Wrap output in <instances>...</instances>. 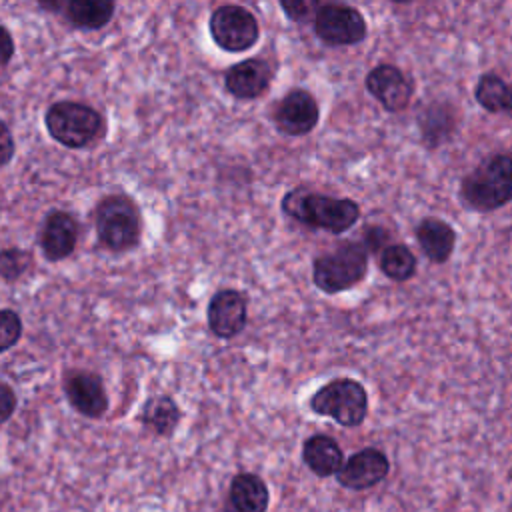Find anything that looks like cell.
<instances>
[{
    "label": "cell",
    "instance_id": "ffe728a7",
    "mask_svg": "<svg viewBox=\"0 0 512 512\" xmlns=\"http://www.w3.org/2000/svg\"><path fill=\"white\" fill-rule=\"evenodd\" d=\"M114 10L116 6L110 0H72L64 6V16L76 28L98 30L112 20Z\"/></svg>",
    "mask_w": 512,
    "mask_h": 512
},
{
    "label": "cell",
    "instance_id": "484cf974",
    "mask_svg": "<svg viewBox=\"0 0 512 512\" xmlns=\"http://www.w3.org/2000/svg\"><path fill=\"white\" fill-rule=\"evenodd\" d=\"M318 6H320V2H312V0H308V2H280V8L284 10V14L290 20L298 22V24L314 20V14H316Z\"/></svg>",
    "mask_w": 512,
    "mask_h": 512
},
{
    "label": "cell",
    "instance_id": "52a82bcc",
    "mask_svg": "<svg viewBox=\"0 0 512 512\" xmlns=\"http://www.w3.org/2000/svg\"><path fill=\"white\" fill-rule=\"evenodd\" d=\"M214 44L226 52H246L260 38V24L256 16L238 4L218 6L208 20Z\"/></svg>",
    "mask_w": 512,
    "mask_h": 512
},
{
    "label": "cell",
    "instance_id": "8fae6325",
    "mask_svg": "<svg viewBox=\"0 0 512 512\" xmlns=\"http://www.w3.org/2000/svg\"><path fill=\"white\" fill-rule=\"evenodd\" d=\"M206 318L208 328L216 338L232 340L246 328L248 300L240 290L222 288L210 298Z\"/></svg>",
    "mask_w": 512,
    "mask_h": 512
},
{
    "label": "cell",
    "instance_id": "2e32d148",
    "mask_svg": "<svg viewBox=\"0 0 512 512\" xmlns=\"http://www.w3.org/2000/svg\"><path fill=\"white\" fill-rule=\"evenodd\" d=\"M416 240L432 264H444L456 246V230L442 218L428 216L416 226Z\"/></svg>",
    "mask_w": 512,
    "mask_h": 512
},
{
    "label": "cell",
    "instance_id": "4fadbf2b",
    "mask_svg": "<svg viewBox=\"0 0 512 512\" xmlns=\"http://www.w3.org/2000/svg\"><path fill=\"white\" fill-rule=\"evenodd\" d=\"M64 392L70 406L86 418H102L108 410V396L100 376L72 370L64 378Z\"/></svg>",
    "mask_w": 512,
    "mask_h": 512
},
{
    "label": "cell",
    "instance_id": "9c48e42d",
    "mask_svg": "<svg viewBox=\"0 0 512 512\" xmlns=\"http://www.w3.org/2000/svg\"><path fill=\"white\" fill-rule=\"evenodd\" d=\"M272 118L282 134L304 136L316 128L320 120V108L308 90L294 88L280 98Z\"/></svg>",
    "mask_w": 512,
    "mask_h": 512
},
{
    "label": "cell",
    "instance_id": "f1b7e54d",
    "mask_svg": "<svg viewBox=\"0 0 512 512\" xmlns=\"http://www.w3.org/2000/svg\"><path fill=\"white\" fill-rule=\"evenodd\" d=\"M14 156V138L8 126L0 120V166H6Z\"/></svg>",
    "mask_w": 512,
    "mask_h": 512
},
{
    "label": "cell",
    "instance_id": "d6986e66",
    "mask_svg": "<svg viewBox=\"0 0 512 512\" xmlns=\"http://www.w3.org/2000/svg\"><path fill=\"white\" fill-rule=\"evenodd\" d=\"M180 408L170 396H152L140 414L144 428L160 438H170L180 424Z\"/></svg>",
    "mask_w": 512,
    "mask_h": 512
},
{
    "label": "cell",
    "instance_id": "d4e9b609",
    "mask_svg": "<svg viewBox=\"0 0 512 512\" xmlns=\"http://www.w3.org/2000/svg\"><path fill=\"white\" fill-rule=\"evenodd\" d=\"M22 336V320L14 310H0V354L12 348Z\"/></svg>",
    "mask_w": 512,
    "mask_h": 512
},
{
    "label": "cell",
    "instance_id": "8992f818",
    "mask_svg": "<svg viewBox=\"0 0 512 512\" xmlns=\"http://www.w3.org/2000/svg\"><path fill=\"white\" fill-rule=\"evenodd\" d=\"M368 272V252L360 242L318 256L312 264L314 286L326 294H338L358 286Z\"/></svg>",
    "mask_w": 512,
    "mask_h": 512
},
{
    "label": "cell",
    "instance_id": "7402d4cb",
    "mask_svg": "<svg viewBox=\"0 0 512 512\" xmlns=\"http://www.w3.org/2000/svg\"><path fill=\"white\" fill-rule=\"evenodd\" d=\"M378 266L386 278L394 282H406L416 274L418 262L406 244H390L380 250Z\"/></svg>",
    "mask_w": 512,
    "mask_h": 512
},
{
    "label": "cell",
    "instance_id": "44dd1931",
    "mask_svg": "<svg viewBox=\"0 0 512 512\" xmlns=\"http://www.w3.org/2000/svg\"><path fill=\"white\" fill-rule=\"evenodd\" d=\"M510 86L506 84L504 78H500L498 74L494 72H486L478 78L476 82V88H474V98L476 102L496 114V112H510L512 108V102H510Z\"/></svg>",
    "mask_w": 512,
    "mask_h": 512
},
{
    "label": "cell",
    "instance_id": "ac0fdd59",
    "mask_svg": "<svg viewBox=\"0 0 512 512\" xmlns=\"http://www.w3.org/2000/svg\"><path fill=\"white\" fill-rule=\"evenodd\" d=\"M228 500L234 512H266L270 490L258 474L238 472L230 482Z\"/></svg>",
    "mask_w": 512,
    "mask_h": 512
},
{
    "label": "cell",
    "instance_id": "7c38bea8",
    "mask_svg": "<svg viewBox=\"0 0 512 512\" xmlns=\"http://www.w3.org/2000/svg\"><path fill=\"white\" fill-rule=\"evenodd\" d=\"M364 88L388 112L406 110L414 92V86L408 80V76L394 64L374 66L364 78Z\"/></svg>",
    "mask_w": 512,
    "mask_h": 512
},
{
    "label": "cell",
    "instance_id": "3957f363",
    "mask_svg": "<svg viewBox=\"0 0 512 512\" xmlns=\"http://www.w3.org/2000/svg\"><path fill=\"white\" fill-rule=\"evenodd\" d=\"M98 240L110 252H126L138 246L142 236V216L136 202L126 194L102 198L94 210Z\"/></svg>",
    "mask_w": 512,
    "mask_h": 512
},
{
    "label": "cell",
    "instance_id": "cb8c5ba5",
    "mask_svg": "<svg viewBox=\"0 0 512 512\" xmlns=\"http://www.w3.org/2000/svg\"><path fill=\"white\" fill-rule=\"evenodd\" d=\"M32 266V254L20 248H8L0 252V276L8 282L18 280Z\"/></svg>",
    "mask_w": 512,
    "mask_h": 512
},
{
    "label": "cell",
    "instance_id": "277c9868",
    "mask_svg": "<svg viewBox=\"0 0 512 512\" xmlns=\"http://www.w3.org/2000/svg\"><path fill=\"white\" fill-rule=\"evenodd\" d=\"M48 134L66 148H86L104 132L102 114L82 102H54L44 116Z\"/></svg>",
    "mask_w": 512,
    "mask_h": 512
},
{
    "label": "cell",
    "instance_id": "4316f807",
    "mask_svg": "<svg viewBox=\"0 0 512 512\" xmlns=\"http://www.w3.org/2000/svg\"><path fill=\"white\" fill-rule=\"evenodd\" d=\"M16 408V394L14 390L0 380V426L12 416Z\"/></svg>",
    "mask_w": 512,
    "mask_h": 512
},
{
    "label": "cell",
    "instance_id": "603a6c76",
    "mask_svg": "<svg viewBox=\"0 0 512 512\" xmlns=\"http://www.w3.org/2000/svg\"><path fill=\"white\" fill-rule=\"evenodd\" d=\"M420 128H422V138L428 142V146L436 148L440 146V142L450 138L454 130L452 112H448V108L430 106L420 120Z\"/></svg>",
    "mask_w": 512,
    "mask_h": 512
},
{
    "label": "cell",
    "instance_id": "6da1fadb",
    "mask_svg": "<svg viewBox=\"0 0 512 512\" xmlns=\"http://www.w3.org/2000/svg\"><path fill=\"white\" fill-rule=\"evenodd\" d=\"M282 212L300 224L330 234H344L360 220V206L350 198H334L306 188H294L282 196Z\"/></svg>",
    "mask_w": 512,
    "mask_h": 512
},
{
    "label": "cell",
    "instance_id": "30bf717a",
    "mask_svg": "<svg viewBox=\"0 0 512 512\" xmlns=\"http://www.w3.org/2000/svg\"><path fill=\"white\" fill-rule=\"evenodd\" d=\"M390 472V460L388 456L372 446H366L352 456H348L340 470L336 472V480L340 486L348 490H368L380 484Z\"/></svg>",
    "mask_w": 512,
    "mask_h": 512
},
{
    "label": "cell",
    "instance_id": "83f0119b",
    "mask_svg": "<svg viewBox=\"0 0 512 512\" xmlns=\"http://www.w3.org/2000/svg\"><path fill=\"white\" fill-rule=\"evenodd\" d=\"M388 236H390V234H388L384 228H380V226H370V228L364 232V242H360V244L364 246L366 252L382 250V246H384V242H386Z\"/></svg>",
    "mask_w": 512,
    "mask_h": 512
},
{
    "label": "cell",
    "instance_id": "e0dca14e",
    "mask_svg": "<svg viewBox=\"0 0 512 512\" xmlns=\"http://www.w3.org/2000/svg\"><path fill=\"white\" fill-rule=\"evenodd\" d=\"M302 462L318 478L336 476L344 462L340 444L328 434H312L302 444Z\"/></svg>",
    "mask_w": 512,
    "mask_h": 512
},
{
    "label": "cell",
    "instance_id": "9a60e30c",
    "mask_svg": "<svg viewBox=\"0 0 512 512\" xmlns=\"http://www.w3.org/2000/svg\"><path fill=\"white\" fill-rule=\"evenodd\" d=\"M78 242V222L72 214L54 210L46 216L42 232H40V246L44 256L50 262H58L68 258Z\"/></svg>",
    "mask_w": 512,
    "mask_h": 512
},
{
    "label": "cell",
    "instance_id": "f546056e",
    "mask_svg": "<svg viewBox=\"0 0 512 512\" xmlns=\"http://www.w3.org/2000/svg\"><path fill=\"white\" fill-rule=\"evenodd\" d=\"M12 54H14V40L10 32L0 24V66L8 64Z\"/></svg>",
    "mask_w": 512,
    "mask_h": 512
},
{
    "label": "cell",
    "instance_id": "5b68a950",
    "mask_svg": "<svg viewBox=\"0 0 512 512\" xmlns=\"http://www.w3.org/2000/svg\"><path fill=\"white\" fill-rule=\"evenodd\" d=\"M310 410L328 416L344 428L360 426L368 416V392L354 378H334L310 398Z\"/></svg>",
    "mask_w": 512,
    "mask_h": 512
},
{
    "label": "cell",
    "instance_id": "7a4b0ae2",
    "mask_svg": "<svg viewBox=\"0 0 512 512\" xmlns=\"http://www.w3.org/2000/svg\"><path fill=\"white\" fill-rule=\"evenodd\" d=\"M460 198L478 212L502 208L512 198V160L508 154L484 158L460 182Z\"/></svg>",
    "mask_w": 512,
    "mask_h": 512
},
{
    "label": "cell",
    "instance_id": "ba28073f",
    "mask_svg": "<svg viewBox=\"0 0 512 512\" xmlns=\"http://www.w3.org/2000/svg\"><path fill=\"white\" fill-rule=\"evenodd\" d=\"M312 22L316 36L330 46H354L368 34L366 18L348 4H320Z\"/></svg>",
    "mask_w": 512,
    "mask_h": 512
},
{
    "label": "cell",
    "instance_id": "5bb4252c",
    "mask_svg": "<svg viewBox=\"0 0 512 512\" xmlns=\"http://www.w3.org/2000/svg\"><path fill=\"white\" fill-rule=\"evenodd\" d=\"M272 76V66L264 58H246L226 70L224 86L238 100H254L266 94Z\"/></svg>",
    "mask_w": 512,
    "mask_h": 512
}]
</instances>
